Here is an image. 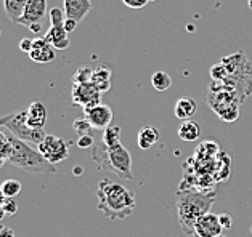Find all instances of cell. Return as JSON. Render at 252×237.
I'll use <instances>...</instances> for the list:
<instances>
[{
    "instance_id": "60d3db41",
    "label": "cell",
    "mask_w": 252,
    "mask_h": 237,
    "mask_svg": "<svg viewBox=\"0 0 252 237\" xmlns=\"http://www.w3.org/2000/svg\"><path fill=\"white\" fill-rule=\"evenodd\" d=\"M248 5H249V8L252 10V0H248Z\"/></svg>"
},
{
    "instance_id": "7c38bea8",
    "label": "cell",
    "mask_w": 252,
    "mask_h": 237,
    "mask_svg": "<svg viewBox=\"0 0 252 237\" xmlns=\"http://www.w3.org/2000/svg\"><path fill=\"white\" fill-rule=\"evenodd\" d=\"M47 13V0H29L26 5V10H24L23 18L20 20L21 26H32L35 23H40L44 20V16Z\"/></svg>"
},
{
    "instance_id": "603a6c76",
    "label": "cell",
    "mask_w": 252,
    "mask_h": 237,
    "mask_svg": "<svg viewBox=\"0 0 252 237\" xmlns=\"http://www.w3.org/2000/svg\"><path fill=\"white\" fill-rule=\"evenodd\" d=\"M101 143L104 146H116L121 143V127L119 125H109L106 130H103Z\"/></svg>"
},
{
    "instance_id": "d6986e66",
    "label": "cell",
    "mask_w": 252,
    "mask_h": 237,
    "mask_svg": "<svg viewBox=\"0 0 252 237\" xmlns=\"http://www.w3.org/2000/svg\"><path fill=\"white\" fill-rule=\"evenodd\" d=\"M29 0H3V8L11 23H20Z\"/></svg>"
},
{
    "instance_id": "f546056e",
    "label": "cell",
    "mask_w": 252,
    "mask_h": 237,
    "mask_svg": "<svg viewBox=\"0 0 252 237\" xmlns=\"http://www.w3.org/2000/svg\"><path fill=\"white\" fill-rule=\"evenodd\" d=\"M77 146L81 149H92L95 146V138L92 135H84V136H79L77 139Z\"/></svg>"
},
{
    "instance_id": "ab89813d",
    "label": "cell",
    "mask_w": 252,
    "mask_h": 237,
    "mask_svg": "<svg viewBox=\"0 0 252 237\" xmlns=\"http://www.w3.org/2000/svg\"><path fill=\"white\" fill-rule=\"evenodd\" d=\"M5 124V117H0V127H3Z\"/></svg>"
},
{
    "instance_id": "5b68a950",
    "label": "cell",
    "mask_w": 252,
    "mask_h": 237,
    "mask_svg": "<svg viewBox=\"0 0 252 237\" xmlns=\"http://www.w3.org/2000/svg\"><path fill=\"white\" fill-rule=\"evenodd\" d=\"M244 100L239 96L236 90L225 87L220 82H214L207 93V103L211 105L212 111L225 122H235L239 115V105Z\"/></svg>"
},
{
    "instance_id": "e575fe53",
    "label": "cell",
    "mask_w": 252,
    "mask_h": 237,
    "mask_svg": "<svg viewBox=\"0 0 252 237\" xmlns=\"http://www.w3.org/2000/svg\"><path fill=\"white\" fill-rule=\"evenodd\" d=\"M0 237H16L15 231L8 226H0Z\"/></svg>"
},
{
    "instance_id": "74e56055",
    "label": "cell",
    "mask_w": 252,
    "mask_h": 237,
    "mask_svg": "<svg viewBox=\"0 0 252 237\" xmlns=\"http://www.w3.org/2000/svg\"><path fill=\"white\" fill-rule=\"evenodd\" d=\"M5 215H7V213H5V210L2 209V207H0V221L3 220V218H5Z\"/></svg>"
},
{
    "instance_id": "f35d334b",
    "label": "cell",
    "mask_w": 252,
    "mask_h": 237,
    "mask_svg": "<svg viewBox=\"0 0 252 237\" xmlns=\"http://www.w3.org/2000/svg\"><path fill=\"white\" fill-rule=\"evenodd\" d=\"M74 173H76V175H81V173H82V167H79V165H77V167L74 168Z\"/></svg>"
},
{
    "instance_id": "6da1fadb",
    "label": "cell",
    "mask_w": 252,
    "mask_h": 237,
    "mask_svg": "<svg viewBox=\"0 0 252 237\" xmlns=\"http://www.w3.org/2000/svg\"><path fill=\"white\" fill-rule=\"evenodd\" d=\"M98 210L109 220H124L137 205L135 194L121 183H113L111 180L103 178L96 187Z\"/></svg>"
},
{
    "instance_id": "cb8c5ba5",
    "label": "cell",
    "mask_w": 252,
    "mask_h": 237,
    "mask_svg": "<svg viewBox=\"0 0 252 237\" xmlns=\"http://www.w3.org/2000/svg\"><path fill=\"white\" fill-rule=\"evenodd\" d=\"M2 192L5 194V197H16L18 194L21 192V183L15 178H10V180H5L2 184Z\"/></svg>"
},
{
    "instance_id": "277c9868",
    "label": "cell",
    "mask_w": 252,
    "mask_h": 237,
    "mask_svg": "<svg viewBox=\"0 0 252 237\" xmlns=\"http://www.w3.org/2000/svg\"><path fill=\"white\" fill-rule=\"evenodd\" d=\"M92 157L98 163L100 170H109L122 180H133L132 173V156L122 143L116 146H104L103 143L92 148Z\"/></svg>"
},
{
    "instance_id": "f1b7e54d",
    "label": "cell",
    "mask_w": 252,
    "mask_h": 237,
    "mask_svg": "<svg viewBox=\"0 0 252 237\" xmlns=\"http://www.w3.org/2000/svg\"><path fill=\"white\" fill-rule=\"evenodd\" d=\"M2 209L5 210L7 215H15L18 211V202L15 200V197H5V202L2 205Z\"/></svg>"
},
{
    "instance_id": "e0dca14e",
    "label": "cell",
    "mask_w": 252,
    "mask_h": 237,
    "mask_svg": "<svg viewBox=\"0 0 252 237\" xmlns=\"http://www.w3.org/2000/svg\"><path fill=\"white\" fill-rule=\"evenodd\" d=\"M159 139H161V133L153 125H146L143 127L140 132H138V138H137V143L141 149H151Z\"/></svg>"
},
{
    "instance_id": "8fae6325",
    "label": "cell",
    "mask_w": 252,
    "mask_h": 237,
    "mask_svg": "<svg viewBox=\"0 0 252 237\" xmlns=\"http://www.w3.org/2000/svg\"><path fill=\"white\" fill-rule=\"evenodd\" d=\"M28 54L34 63L47 64V63H52L53 59L57 58V50H55V47L45 37H39V39H34L32 50Z\"/></svg>"
},
{
    "instance_id": "1f68e13d",
    "label": "cell",
    "mask_w": 252,
    "mask_h": 237,
    "mask_svg": "<svg viewBox=\"0 0 252 237\" xmlns=\"http://www.w3.org/2000/svg\"><path fill=\"white\" fill-rule=\"evenodd\" d=\"M219 220H220V224H222L223 229H231L233 228V218L228 213H220Z\"/></svg>"
},
{
    "instance_id": "484cf974",
    "label": "cell",
    "mask_w": 252,
    "mask_h": 237,
    "mask_svg": "<svg viewBox=\"0 0 252 237\" xmlns=\"http://www.w3.org/2000/svg\"><path fill=\"white\" fill-rule=\"evenodd\" d=\"M72 129H74V132L79 136H84V135H92L94 127L90 125V122L85 117H79L72 122Z\"/></svg>"
},
{
    "instance_id": "8992f818",
    "label": "cell",
    "mask_w": 252,
    "mask_h": 237,
    "mask_svg": "<svg viewBox=\"0 0 252 237\" xmlns=\"http://www.w3.org/2000/svg\"><path fill=\"white\" fill-rule=\"evenodd\" d=\"M3 129H7L16 138H20L29 144H39L47 136L45 130H35L26 124V111H18L5 115Z\"/></svg>"
},
{
    "instance_id": "b9f144b4",
    "label": "cell",
    "mask_w": 252,
    "mask_h": 237,
    "mask_svg": "<svg viewBox=\"0 0 252 237\" xmlns=\"http://www.w3.org/2000/svg\"><path fill=\"white\" fill-rule=\"evenodd\" d=\"M217 237H225V236H223V234H220V236H217Z\"/></svg>"
},
{
    "instance_id": "30bf717a",
    "label": "cell",
    "mask_w": 252,
    "mask_h": 237,
    "mask_svg": "<svg viewBox=\"0 0 252 237\" xmlns=\"http://www.w3.org/2000/svg\"><path fill=\"white\" fill-rule=\"evenodd\" d=\"M222 224H220L219 215L215 213H206L204 216H201L194 224V236L198 237H217L222 234Z\"/></svg>"
},
{
    "instance_id": "83f0119b",
    "label": "cell",
    "mask_w": 252,
    "mask_h": 237,
    "mask_svg": "<svg viewBox=\"0 0 252 237\" xmlns=\"http://www.w3.org/2000/svg\"><path fill=\"white\" fill-rule=\"evenodd\" d=\"M64 20H66L64 10H61L58 7L50 10V26H61V24H64Z\"/></svg>"
},
{
    "instance_id": "7bdbcfd3",
    "label": "cell",
    "mask_w": 252,
    "mask_h": 237,
    "mask_svg": "<svg viewBox=\"0 0 252 237\" xmlns=\"http://www.w3.org/2000/svg\"><path fill=\"white\" fill-rule=\"evenodd\" d=\"M251 233H252V228H251Z\"/></svg>"
},
{
    "instance_id": "9c48e42d",
    "label": "cell",
    "mask_w": 252,
    "mask_h": 237,
    "mask_svg": "<svg viewBox=\"0 0 252 237\" xmlns=\"http://www.w3.org/2000/svg\"><path fill=\"white\" fill-rule=\"evenodd\" d=\"M84 117L89 120L90 125L96 130H106L113 122V109L108 105H100L85 107L84 109Z\"/></svg>"
},
{
    "instance_id": "52a82bcc",
    "label": "cell",
    "mask_w": 252,
    "mask_h": 237,
    "mask_svg": "<svg viewBox=\"0 0 252 237\" xmlns=\"http://www.w3.org/2000/svg\"><path fill=\"white\" fill-rule=\"evenodd\" d=\"M37 149L48 162L53 163V165H57V163L63 162L69 157V144H67L63 138L48 135V133L37 144Z\"/></svg>"
},
{
    "instance_id": "d590c367",
    "label": "cell",
    "mask_w": 252,
    "mask_h": 237,
    "mask_svg": "<svg viewBox=\"0 0 252 237\" xmlns=\"http://www.w3.org/2000/svg\"><path fill=\"white\" fill-rule=\"evenodd\" d=\"M31 32H34V34H40L42 32V26H40V23H35V24H32V26H29L28 27Z\"/></svg>"
},
{
    "instance_id": "3957f363",
    "label": "cell",
    "mask_w": 252,
    "mask_h": 237,
    "mask_svg": "<svg viewBox=\"0 0 252 237\" xmlns=\"http://www.w3.org/2000/svg\"><path fill=\"white\" fill-rule=\"evenodd\" d=\"M10 141H11V154L8 163H11L13 167L23 170V172L35 173V175L57 173V167L48 162L40 154L39 149H34L29 143L16 138L11 132H10Z\"/></svg>"
},
{
    "instance_id": "7402d4cb",
    "label": "cell",
    "mask_w": 252,
    "mask_h": 237,
    "mask_svg": "<svg viewBox=\"0 0 252 237\" xmlns=\"http://www.w3.org/2000/svg\"><path fill=\"white\" fill-rule=\"evenodd\" d=\"M151 85H153V88L158 90V92H167V90L172 87V79L167 72L156 71L155 74L151 76Z\"/></svg>"
},
{
    "instance_id": "2e32d148",
    "label": "cell",
    "mask_w": 252,
    "mask_h": 237,
    "mask_svg": "<svg viewBox=\"0 0 252 237\" xmlns=\"http://www.w3.org/2000/svg\"><path fill=\"white\" fill-rule=\"evenodd\" d=\"M111 77H113V71L109 66H98L94 69V74H92V83L100 90L101 93H106L109 88H111Z\"/></svg>"
},
{
    "instance_id": "4316f807",
    "label": "cell",
    "mask_w": 252,
    "mask_h": 237,
    "mask_svg": "<svg viewBox=\"0 0 252 237\" xmlns=\"http://www.w3.org/2000/svg\"><path fill=\"white\" fill-rule=\"evenodd\" d=\"M211 77L214 82H222L223 79L228 77V72H226V68L223 66V63L220 61L219 64H214L211 68Z\"/></svg>"
},
{
    "instance_id": "836d02e7",
    "label": "cell",
    "mask_w": 252,
    "mask_h": 237,
    "mask_svg": "<svg viewBox=\"0 0 252 237\" xmlns=\"http://www.w3.org/2000/svg\"><path fill=\"white\" fill-rule=\"evenodd\" d=\"M32 44H34V40H31V39H23L20 42V50L24 52V53H29L31 50H32Z\"/></svg>"
},
{
    "instance_id": "8d00e7d4",
    "label": "cell",
    "mask_w": 252,
    "mask_h": 237,
    "mask_svg": "<svg viewBox=\"0 0 252 237\" xmlns=\"http://www.w3.org/2000/svg\"><path fill=\"white\" fill-rule=\"evenodd\" d=\"M3 202H5V194L2 192V187H0V207L3 205Z\"/></svg>"
},
{
    "instance_id": "d6a6232c",
    "label": "cell",
    "mask_w": 252,
    "mask_h": 237,
    "mask_svg": "<svg viewBox=\"0 0 252 237\" xmlns=\"http://www.w3.org/2000/svg\"><path fill=\"white\" fill-rule=\"evenodd\" d=\"M77 24H79V23H77L76 20H71V18H66L63 26H64V29L67 31V34H71V32H74V31H76Z\"/></svg>"
},
{
    "instance_id": "4dcf8cb0",
    "label": "cell",
    "mask_w": 252,
    "mask_h": 237,
    "mask_svg": "<svg viewBox=\"0 0 252 237\" xmlns=\"http://www.w3.org/2000/svg\"><path fill=\"white\" fill-rule=\"evenodd\" d=\"M128 8H143V7H146L151 0H122Z\"/></svg>"
},
{
    "instance_id": "ac0fdd59",
    "label": "cell",
    "mask_w": 252,
    "mask_h": 237,
    "mask_svg": "<svg viewBox=\"0 0 252 237\" xmlns=\"http://www.w3.org/2000/svg\"><path fill=\"white\" fill-rule=\"evenodd\" d=\"M198 111V103L193 98H180L175 103V117L180 120H189Z\"/></svg>"
},
{
    "instance_id": "44dd1931",
    "label": "cell",
    "mask_w": 252,
    "mask_h": 237,
    "mask_svg": "<svg viewBox=\"0 0 252 237\" xmlns=\"http://www.w3.org/2000/svg\"><path fill=\"white\" fill-rule=\"evenodd\" d=\"M11 154V141H10V132L3 127H0V168L8 162Z\"/></svg>"
},
{
    "instance_id": "d4e9b609",
    "label": "cell",
    "mask_w": 252,
    "mask_h": 237,
    "mask_svg": "<svg viewBox=\"0 0 252 237\" xmlns=\"http://www.w3.org/2000/svg\"><path fill=\"white\" fill-rule=\"evenodd\" d=\"M92 74H94V68H92V66H89V64L81 66V68L76 71L74 77H72V82L74 83H89V82H92Z\"/></svg>"
},
{
    "instance_id": "7a4b0ae2",
    "label": "cell",
    "mask_w": 252,
    "mask_h": 237,
    "mask_svg": "<svg viewBox=\"0 0 252 237\" xmlns=\"http://www.w3.org/2000/svg\"><path fill=\"white\" fill-rule=\"evenodd\" d=\"M215 191H183L177 192V216L185 236H194V224L201 216L209 213L215 202Z\"/></svg>"
},
{
    "instance_id": "5bb4252c",
    "label": "cell",
    "mask_w": 252,
    "mask_h": 237,
    "mask_svg": "<svg viewBox=\"0 0 252 237\" xmlns=\"http://www.w3.org/2000/svg\"><path fill=\"white\" fill-rule=\"evenodd\" d=\"M63 10L66 18L81 23L92 10V0H63Z\"/></svg>"
},
{
    "instance_id": "ba28073f",
    "label": "cell",
    "mask_w": 252,
    "mask_h": 237,
    "mask_svg": "<svg viewBox=\"0 0 252 237\" xmlns=\"http://www.w3.org/2000/svg\"><path fill=\"white\" fill-rule=\"evenodd\" d=\"M101 100V92L92 82L89 83H74L72 87V101L77 106L92 107L100 105Z\"/></svg>"
},
{
    "instance_id": "9a60e30c",
    "label": "cell",
    "mask_w": 252,
    "mask_h": 237,
    "mask_svg": "<svg viewBox=\"0 0 252 237\" xmlns=\"http://www.w3.org/2000/svg\"><path fill=\"white\" fill-rule=\"evenodd\" d=\"M67 35L69 34H67L63 24H61V26H50V29H48V32L44 37L55 47V50H66L71 44Z\"/></svg>"
},
{
    "instance_id": "4fadbf2b",
    "label": "cell",
    "mask_w": 252,
    "mask_h": 237,
    "mask_svg": "<svg viewBox=\"0 0 252 237\" xmlns=\"http://www.w3.org/2000/svg\"><path fill=\"white\" fill-rule=\"evenodd\" d=\"M47 117H48L47 107L40 101H32L26 109V124L35 130H45Z\"/></svg>"
},
{
    "instance_id": "ffe728a7",
    "label": "cell",
    "mask_w": 252,
    "mask_h": 237,
    "mask_svg": "<svg viewBox=\"0 0 252 237\" xmlns=\"http://www.w3.org/2000/svg\"><path fill=\"white\" fill-rule=\"evenodd\" d=\"M178 138L183 139V141L193 143L196 139H199L201 136V127L199 124H196L194 120H183L182 125L178 127Z\"/></svg>"
}]
</instances>
